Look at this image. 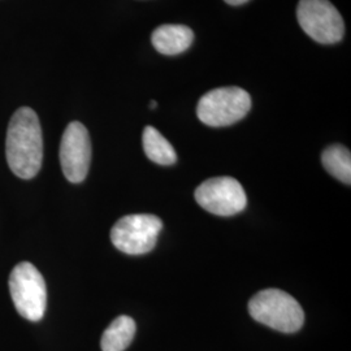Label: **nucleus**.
I'll use <instances>...</instances> for the list:
<instances>
[{
    "mask_svg": "<svg viewBox=\"0 0 351 351\" xmlns=\"http://www.w3.org/2000/svg\"><path fill=\"white\" fill-rule=\"evenodd\" d=\"M7 162L14 175L24 180L36 177L43 160L42 128L37 113L21 107L13 113L5 141Z\"/></svg>",
    "mask_w": 351,
    "mask_h": 351,
    "instance_id": "obj_1",
    "label": "nucleus"
},
{
    "mask_svg": "<svg viewBox=\"0 0 351 351\" xmlns=\"http://www.w3.org/2000/svg\"><path fill=\"white\" fill-rule=\"evenodd\" d=\"M254 320L282 333L298 332L304 323L301 304L287 291L265 289L255 294L249 303Z\"/></svg>",
    "mask_w": 351,
    "mask_h": 351,
    "instance_id": "obj_2",
    "label": "nucleus"
},
{
    "mask_svg": "<svg viewBox=\"0 0 351 351\" xmlns=\"http://www.w3.org/2000/svg\"><path fill=\"white\" fill-rule=\"evenodd\" d=\"M250 110V94L243 88L228 86L206 93L198 101L197 114L203 124L221 128L239 123Z\"/></svg>",
    "mask_w": 351,
    "mask_h": 351,
    "instance_id": "obj_3",
    "label": "nucleus"
},
{
    "mask_svg": "<svg viewBox=\"0 0 351 351\" xmlns=\"http://www.w3.org/2000/svg\"><path fill=\"white\" fill-rule=\"evenodd\" d=\"M10 291L17 313L26 320L39 322L47 306L45 278L32 263L23 262L13 268Z\"/></svg>",
    "mask_w": 351,
    "mask_h": 351,
    "instance_id": "obj_4",
    "label": "nucleus"
},
{
    "mask_svg": "<svg viewBox=\"0 0 351 351\" xmlns=\"http://www.w3.org/2000/svg\"><path fill=\"white\" fill-rule=\"evenodd\" d=\"M162 228V220L155 215H128L113 226L111 241L117 250L129 255L147 254L156 246Z\"/></svg>",
    "mask_w": 351,
    "mask_h": 351,
    "instance_id": "obj_5",
    "label": "nucleus"
},
{
    "mask_svg": "<svg viewBox=\"0 0 351 351\" xmlns=\"http://www.w3.org/2000/svg\"><path fill=\"white\" fill-rule=\"evenodd\" d=\"M297 19L302 30L322 45H335L345 34L343 19L329 0H300Z\"/></svg>",
    "mask_w": 351,
    "mask_h": 351,
    "instance_id": "obj_6",
    "label": "nucleus"
},
{
    "mask_svg": "<svg viewBox=\"0 0 351 351\" xmlns=\"http://www.w3.org/2000/svg\"><path fill=\"white\" fill-rule=\"evenodd\" d=\"M195 201L206 211L217 216L242 213L247 204L246 193L233 177H213L195 190Z\"/></svg>",
    "mask_w": 351,
    "mask_h": 351,
    "instance_id": "obj_7",
    "label": "nucleus"
},
{
    "mask_svg": "<svg viewBox=\"0 0 351 351\" xmlns=\"http://www.w3.org/2000/svg\"><path fill=\"white\" fill-rule=\"evenodd\" d=\"M91 162V141L84 124L73 121L66 126L60 143V164L68 181L82 182Z\"/></svg>",
    "mask_w": 351,
    "mask_h": 351,
    "instance_id": "obj_8",
    "label": "nucleus"
},
{
    "mask_svg": "<svg viewBox=\"0 0 351 351\" xmlns=\"http://www.w3.org/2000/svg\"><path fill=\"white\" fill-rule=\"evenodd\" d=\"M194 40L193 30L185 25H162L151 36L154 49L159 53L173 56L190 49Z\"/></svg>",
    "mask_w": 351,
    "mask_h": 351,
    "instance_id": "obj_9",
    "label": "nucleus"
},
{
    "mask_svg": "<svg viewBox=\"0 0 351 351\" xmlns=\"http://www.w3.org/2000/svg\"><path fill=\"white\" fill-rule=\"evenodd\" d=\"M136 322L130 316H119L114 319L101 336L103 351H124L129 348L136 335Z\"/></svg>",
    "mask_w": 351,
    "mask_h": 351,
    "instance_id": "obj_10",
    "label": "nucleus"
},
{
    "mask_svg": "<svg viewBox=\"0 0 351 351\" xmlns=\"http://www.w3.org/2000/svg\"><path fill=\"white\" fill-rule=\"evenodd\" d=\"M142 143L145 154L151 162L159 165H172L177 162V154L173 146L154 126L145 128Z\"/></svg>",
    "mask_w": 351,
    "mask_h": 351,
    "instance_id": "obj_11",
    "label": "nucleus"
},
{
    "mask_svg": "<svg viewBox=\"0 0 351 351\" xmlns=\"http://www.w3.org/2000/svg\"><path fill=\"white\" fill-rule=\"evenodd\" d=\"M322 163L326 172L341 182L351 184V154L342 145H332L323 151Z\"/></svg>",
    "mask_w": 351,
    "mask_h": 351,
    "instance_id": "obj_12",
    "label": "nucleus"
},
{
    "mask_svg": "<svg viewBox=\"0 0 351 351\" xmlns=\"http://www.w3.org/2000/svg\"><path fill=\"white\" fill-rule=\"evenodd\" d=\"M224 1L230 5H242V4L247 3L249 0H224Z\"/></svg>",
    "mask_w": 351,
    "mask_h": 351,
    "instance_id": "obj_13",
    "label": "nucleus"
},
{
    "mask_svg": "<svg viewBox=\"0 0 351 351\" xmlns=\"http://www.w3.org/2000/svg\"><path fill=\"white\" fill-rule=\"evenodd\" d=\"M156 106H158V103L155 101H152L150 103V108L151 110H154V108H156Z\"/></svg>",
    "mask_w": 351,
    "mask_h": 351,
    "instance_id": "obj_14",
    "label": "nucleus"
}]
</instances>
